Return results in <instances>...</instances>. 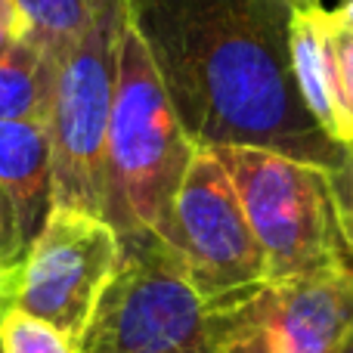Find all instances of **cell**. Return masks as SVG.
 Returning a JSON list of instances; mask_svg holds the SVG:
<instances>
[{"label":"cell","instance_id":"8992f818","mask_svg":"<svg viewBox=\"0 0 353 353\" xmlns=\"http://www.w3.org/2000/svg\"><path fill=\"white\" fill-rule=\"evenodd\" d=\"M189 282L220 310H239L267 285V257L239 192L211 149H199L161 232Z\"/></svg>","mask_w":353,"mask_h":353},{"label":"cell","instance_id":"2e32d148","mask_svg":"<svg viewBox=\"0 0 353 353\" xmlns=\"http://www.w3.org/2000/svg\"><path fill=\"white\" fill-rule=\"evenodd\" d=\"M329 183H332V199H335L338 226H341L344 245H347L353 257V146H347L341 165L329 171Z\"/></svg>","mask_w":353,"mask_h":353},{"label":"cell","instance_id":"5bb4252c","mask_svg":"<svg viewBox=\"0 0 353 353\" xmlns=\"http://www.w3.org/2000/svg\"><path fill=\"white\" fill-rule=\"evenodd\" d=\"M332 62H335V140L341 146H353V31L335 22L332 16Z\"/></svg>","mask_w":353,"mask_h":353},{"label":"cell","instance_id":"d6986e66","mask_svg":"<svg viewBox=\"0 0 353 353\" xmlns=\"http://www.w3.org/2000/svg\"><path fill=\"white\" fill-rule=\"evenodd\" d=\"M0 22H6L12 31H16V16H12V3H10V0H0Z\"/></svg>","mask_w":353,"mask_h":353},{"label":"cell","instance_id":"ffe728a7","mask_svg":"<svg viewBox=\"0 0 353 353\" xmlns=\"http://www.w3.org/2000/svg\"><path fill=\"white\" fill-rule=\"evenodd\" d=\"M12 34H16V31H12L6 22H0V53H3V47L12 41Z\"/></svg>","mask_w":353,"mask_h":353},{"label":"cell","instance_id":"8fae6325","mask_svg":"<svg viewBox=\"0 0 353 353\" xmlns=\"http://www.w3.org/2000/svg\"><path fill=\"white\" fill-rule=\"evenodd\" d=\"M56 62L12 34L0 53V121H47Z\"/></svg>","mask_w":353,"mask_h":353},{"label":"cell","instance_id":"e0dca14e","mask_svg":"<svg viewBox=\"0 0 353 353\" xmlns=\"http://www.w3.org/2000/svg\"><path fill=\"white\" fill-rule=\"evenodd\" d=\"M220 353H279V350L273 347V341L267 338V332L261 329V323L251 316L248 304H245L242 313H239V323L232 325V332L226 335Z\"/></svg>","mask_w":353,"mask_h":353},{"label":"cell","instance_id":"44dd1931","mask_svg":"<svg viewBox=\"0 0 353 353\" xmlns=\"http://www.w3.org/2000/svg\"><path fill=\"white\" fill-rule=\"evenodd\" d=\"M292 3V10L298 12V10H313V6H319V0H288Z\"/></svg>","mask_w":353,"mask_h":353},{"label":"cell","instance_id":"ba28073f","mask_svg":"<svg viewBox=\"0 0 353 353\" xmlns=\"http://www.w3.org/2000/svg\"><path fill=\"white\" fill-rule=\"evenodd\" d=\"M248 310L279 353H341L353 335V257L270 282Z\"/></svg>","mask_w":353,"mask_h":353},{"label":"cell","instance_id":"5b68a950","mask_svg":"<svg viewBox=\"0 0 353 353\" xmlns=\"http://www.w3.org/2000/svg\"><path fill=\"white\" fill-rule=\"evenodd\" d=\"M267 257V285L347 261L329 171L254 146L211 149Z\"/></svg>","mask_w":353,"mask_h":353},{"label":"cell","instance_id":"30bf717a","mask_svg":"<svg viewBox=\"0 0 353 353\" xmlns=\"http://www.w3.org/2000/svg\"><path fill=\"white\" fill-rule=\"evenodd\" d=\"M292 68L298 81L301 99L319 128L335 140V103H332V84H335V62H332V10L313 6L298 10L292 19ZM338 143V140H335Z\"/></svg>","mask_w":353,"mask_h":353},{"label":"cell","instance_id":"6da1fadb","mask_svg":"<svg viewBox=\"0 0 353 353\" xmlns=\"http://www.w3.org/2000/svg\"><path fill=\"white\" fill-rule=\"evenodd\" d=\"M128 12L195 149L341 165L347 146L319 128L294 81L288 0H128Z\"/></svg>","mask_w":353,"mask_h":353},{"label":"cell","instance_id":"3957f363","mask_svg":"<svg viewBox=\"0 0 353 353\" xmlns=\"http://www.w3.org/2000/svg\"><path fill=\"white\" fill-rule=\"evenodd\" d=\"M121 242V270L99 301L81 353H220L242 307L220 310L201 298L155 232Z\"/></svg>","mask_w":353,"mask_h":353},{"label":"cell","instance_id":"4fadbf2b","mask_svg":"<svg viewBox=\"0 0 353 353\" xmlns=\"http://www.w3.org/2000/svg\"><path fill=\"white\" fill-rule=\"evenodd\" d=\"M0 353H81V341L19 307L0 310Z\"/></svg>","mask_w":353,"mask_h":353},{"label":"cell","instance_id":"7402d4cb","mask_svg":"<svg viewBox=\"0 0 353 353\" xmlns=\"http://www.w3.org/2000/svg\"><path fill=\"white\" fill-rule=\"evenodd\" d=\"M341 353H353V335H350V341L344 344V350H341Z\"/></svg>","mask_w":353,"mask_h":353},{"label":"cell","instance_id":"277c9868","mask_svg":"<svg viewBox=\"0 0 353 353\" xmlns=\"http://www.w3.org/2000/svg\"><path fill=\"white\" fill-rule=\"evenodd\" d=\"M128 25V0H105L84 37L56 62L47 115L53 208L103 217L105 140Z\"/></svg>","mask_w":353,"mask_h":353},{"label":"cell","instance_id":"ac0fdd59","mask_svg":"<svg viewBox=\"0 0 353 353\" xmlns=\"http://www.w3.org/2000/svg\"><path fill=\"white\" fill-rule=\"evenodd\" d=\"M332 16H335L338 25H344V28L353 31V0H344L338 10H332Z\"/></svg>","mask_w":353,"mask_h":353},{"label":"cell","instance_id":"7a4b0ae2","mask_svg":"<svg viewBox=\"0 0 353 353\" xmlns=\"http://www.w3.org/2000/svg\"><path fill=\"white\" fill-rule=\"evenodd\" d=\"M195 152L199 149L176 118L152 53L134 25H128L105 140L103 195V217L118 236L165 232Z\"/></svg>","mask_w":353,"mask_h":353},{"label":"cell","instance_id":"9c48e42d","mask_svg":"<svg viewBox=\"0 0 353 353\" xmlns=\"http://www.w3.org/2000/svg\"><path fill=\"white\" fill-rule=\"evenodd\" d=\"M0 186L16 205L19 232L28 251L53 211V159L47 121H0Z\"/></svg>","mask_w":353,"mask_h":353},{"label":"cell","instance_id":"9a60e30c","mask_svg":"<svg viewBox=\"0 0 353 353\" xmlns=\"http://www.w3.org/2000/svg\"><path fill=\"white\" fill-rule=\"evenodd\" d=\"M22 257H25V245H22V232H19L16 205H12L10 192L0 186V292H3V282L10 279V273L22 263Z\"/></svg>","mask_w":353,"mask_h":353},{"label":"cell","instance_id":"52a82bcc","mask_svg":"<svg viewBox=\"0 0 353 353\" xmlns=\"http://www.w3.org/2000/svg\"><path fill=\"white\" fill-rule=\"evenodd\" d=\"M121 261L124 242L105 217L53 208L22 263L3 282L0 310L19 307L84 344Z\"/></svg>","mask_w":353,"mask_h":353},{"label":"cell","instance_id":"7c38bea8","mask_svg":"<svg viewBox=\"0 0 353 353\" xmlns=\"http://www.w3.org/2000/svg\"><path fill=\"white\" fill-rule=\"evenodd\" d=\"M16 34L31 41L53 62L84 37L105 0H10Z\"/></svg>","mask_w":353,"mask_h":353}]
</instances>
